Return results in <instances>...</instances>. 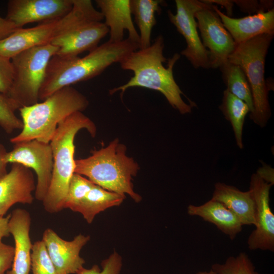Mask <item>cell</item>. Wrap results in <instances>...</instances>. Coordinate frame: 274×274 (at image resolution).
Returning <instances> with one entry per match:
<instances>
[{
    "label": "cell",
    "mask_w": 274,
    "mask_h": 274,
    "mask_svg": "<svg viewBox=\"0 0 274 274\" xmlns=\"http://www.w3.org/2000/svg\"><path fill=\"white\" fill-rule=\"evenodd\" d=\"M18 29L19 28L6 18H4L0 16V40L7 38Z\"/></svg>",
    "instance_id": "obj_33"
},
{
    "label": "cell",
    "mask_w": 274,
    "mask_h": 274,
    "mask_svg": "<svg viewBox=\"0 0 274 274\" xmlns=\"http://www.w3.org/2000/svg\"><path fill=\"white\" fill-rule=\"evenodd\" d=\"M139 49L128 38L118 43L109 41L98 46L83 57H63L55 55L50 60L39 99L44 100L66 86L85 81L100 75L113 63Z\"/></svg>",
    "instance_id": "obj_2"
},
{
    "label": "cell",
    "mask_w": 274,
    "mask_h": 274,
    "mask_svg": "<svg viewBox=\"0 0 274 274\" xmlns=\"http://www.w3.org/2000/svg\"><path fill=\"white\" fill-rule=\"evenodd\" d=\"M125 197V195L107 190L94 184L74 212L80 213L90 224L99 213L120 205Z\"/></svg>",
    "instance_id": "obj_22"
},
{
    "label": "cell",
    "mask_w": 274,
    "mask_h": 274,
    "mask_svg": "<svg viewBox=\"0 0 274 274\" xmlns=\"http://www.w3.org/2000/svg\"><path fill=\"white\" fill-rule=\"evenodd\" d=\"M163 3L160 0H130L131 13L140 31L139 49L151 45L152 30L157 23L155 14L161 11Z\"/></svg>",
    "instance_id": "obj_23"
},
{
    "label": "cell",
    "mask_w": 274,
    "mask_h": 274,
    "mask_svg": "<svg viewBox=\"0 0 274 274\" xmlns=\"http://www.w3.org/2000/svg\"><path fill=\"white\" fill-rule=\"evenodd\" d=\"M195 18L202 43L208 49L210 68H219L228 61L237 45L213 9L212 4L208 3L195 13Z\"/></svg>",
    "instance_id": "obj_11"
},
{
    "label": "cell",
    "mask_w": 274,
    "mask_h": 274,
    "mask_svg": "<svg viewBox=\"0 0 274 274\" xmlns=\"http://www.w3.org/2000/svg\"><path fill=\"white\" fill-rule=\"evenodd\" d=\"M176 13L170 10L167 15L170 22L184 38L186 47L181 52L194 68H210V54L203 45L197 31L195 13L208 3L197 0H176Z\"/></svg>",
    "instance_id": "obj_9"
},
{
    "label": "cell",
    "mask_w": 274,
    "mask_h": 274,
    "mask_svg": "<svg viewBox=\"0 0 274 274\" xmlns=\"http://www.w3.org/2000/svg\"><path fill=\"white\" fill-rule=\"evenodd\" d=\"M10 216L11 214L6 216H0V238L8 237L10 235L8 226Z\"/></svg>",
    "instance_id": "obj_36"
},
{
    "label": "cell",
    "mask_w": 274,
    "mask_h": 274,
    "mask_svg": "<svg viewBox=\"0 0 274 274\" xmlns=\"http://www.w3.org/2000/svg\"><path fill=\"white\" fill-rule=\"evenodd\" d=\"M203 2L213 4H217L220 5L224 7L227 12V16L231 17L232 15V8L233 6V3L232 1H227V0H206L202 1Z\"/></svg>",
    "instance_id": "obj_37"
},
{
    "label": "cell",
    "mask_w": 274,
    "mask_h": 274,
    "mask_svg": "<svg viewBox=\"0 0 274 274\" xmlns=\"http://www.w3.org/2000/svg\"><path fill=\"white\" fill-rule=\"evenodd\" d=\"M17 110L11 99L0 92V127L8 134L22 129V121L15 114Z\"/></svg>",
    "instance_id": "obj_29"
},
{
    "label": "cell",
    "mask_w": 274,
    "mask_h": 274,
    "mask_svg": "<svg viewBox=\"0 0 274 274\" xmlns=\"http://www.w3.org/2000/svg\"><path fill=\"white\" fill-rule=\"evenodd\" d=\"M58 48L51 44L25 50L11 58L14 78L7 96L18 110L39 102L48 63Z\"/></svg>",
    "instance_id": "obj_8"
},
{
    "label": "cell",
    "mask_w": 274,
    "mask_h": 274,
    "mask_svg": "<svg viewBox=\"0 0 274 274\" xmlns=\"http://www.w3.org/2000/svg\"><path fill=\"white\" fill-rule=\"evenodd\" d=\"M164 47L163 37L159 35L149 47L139 49L127 55L119 64L122 69L132 71L133 76L126 83L110 89V94L120 91L122 97L127 89L135 87L152 89L162 93L169 105L181 114L191 113L193 107L183 100L182 95L186 96L177 84L173 75L174 66L180 55L175 53L168 59L165 67L163 65L166 61L163 55Z\"/></svg>",
    "instance_id": "obj_1"
},
{
    "label": "cell",
    "mask_w": 274,
    "mask_h": 274,
    "mask_svg": "<svg viewBox=\"0 0 274 274\" xmlns=\"http://www.w3.org/2000/svg\"><path fill=\"white\" fill-rule=\"evenodd\" d=\"M14 78V68L11 59L0 55V92L8 95Z\"/></svg>",
    "instance_id": "obj_31"
},
{
    "label": "cell",
    "mask_w": 274,
    "mask_h": 274,
    "mask_svg": "<svg viewBox=\"0 0 274 274\" xmlns=\"http://www.w3.org/2000/svg\"><path fill=\"white\" fill-rule=\"evenodd\" d=\"M256 174L265 182L273 185L274 184L273 169L267 165H263Z\"/></svg>",
    "instance_id": "obj_34"
},
{
    "label": "cell",
    "mask_w": 274,
    "mask_h": 274,
    "mask_svg": "<svg viewBox=\"0 0 274 274\" xmlns=\"http://www.w3.org/2000/svg\"><path fill=\"white\" fill-rule=\"evenodd\" d=\"M73 0H10L6 18L18 28L33 22L60 19L72 9Z\"/></svg>",
    "instance_id": "obj_14"
},
{
    "label": "cell",
    "mask_w": 274,
    "mask_h": 274,
    "mask_svg": "<svg viewBox=\"0 0 274 274\" xmlns=\"http://www.w3.org/2000/svg\"><path fill=\"white\" fill-rule=\"evenodd\" d=\"M226 90L243 101L249 107L250 115L254 112L253 97L247 78L243 69L228 60L220 67Z\"/></svg>",
    "instance_id": "obj_24"
},
{
    "label": "cell",
    "mask_w": 274,
    "mask_h": 274,
    "mask_svg": "<svg viewBox=\"0 0 274 274\" xmlns=\"http://www.w3.org/2000/svg\"><path fill=\"white\" fill-rule=\"evenodd\" d=\"M272 185L256 173L252 175L249 190L255 204V229L248 237L249 249L274 251V214L269 204V192Z\"/></svg>",
    "instance_id": "obj_12"
},
{
    "label": "cell",
    "mask_w": 274,
    "mask_h": 274,
    "mask_svg": "<svg viewBox=\"0 0 274 274\" xmlns=\"http://www.w3.org/2000/svg\"><path fill=\"white\" fill-rule=\"evenodd\" d=\"M104 17L98 14L86 18L54 39L51 44L58 50L56 55L73 57L85 51L96 48L100 41L109 33L108 27L101 22Z\"/></svg>",
    "instance_id": "obj_13"
},
{
    "label": "cell",
    "mask_w": 274,
    "mask_h": 274,
    "mask_svg": "<svg viewBox=\"0 0 274 274\" xmlns=\"http://www.w3.org/2000/svg\"><path fill=\"white\" fill-rule=\"evenodd\" d=\"M99 12L95 9L90 0H73L72 10L64 17L41 23L35 27L19 28L0 40V55L11 59L25 50L51 44L80 21Z\"/></svg>",
    "instance_id": "obj_7"
},
{
    "label": "cell",
    "mask_w": 274,
    "mask_h": 274,
    "mask_svg": "<svg viewBox=\"0 0 274 274\" xmlns=\"http://www.w3.org/2000/svg\"><path fill=\"white\" fill-rule=\"evenodd\" d=\"M7 163H19L32 169L37 177L35 198L43 201L51 183L53 170V155L49 143L37 140L13 144V149L4 158Z\"/></svg>",
    "instance_id": "obj_10"
},
{
    "label": "cell",
    "mask_w": 274,
    "mask_h": 274,
    "mask_svg": "<svg viewBox=\"0 0 274 274\" xmlns=\"http://www.w3.org/2000/svg\"><path fill=\"white\" fill-rule=\"evenodd\" d=\"M219 109L232 127L236 145L242 149L243 128L245 117L250 112L248 106L225 89Z\"/></svg>",
    "instance_id": "obj_25"
},
{
    "label": "cell",
    "mask_w": 274,
    "mask_h": 274,
    "mask_svg": "<svg viewBox=\"0 0 274 274\" xmlns=\"http://www.w3.org/2000/svg\"><path fill=\"white\" fill-rule=\"evenodd\" d=\"M94 184L86 177L74 173L70 182L64 209L74 212Z\"/></svg>",
    "instance_id": "obj_27"
},
{
    "label": "cell",
    "mask_w": 274,
    "mask_h": 274,
    "mask_svg": "<svg viewBox=\"0 0 274 274\" xmlns=\"http://www.w3.org/2000/svg\"><path fill=\"white\" fill-rule=\"evenodd\" d=\"M122 266L121 255L114 251L101 263V269L98 265L94 264L90 268L84 267L77 274H120Z\"/></svg>",
    "instance_id": "obj_30"
},
{
    "label": "cell",
    "mask_w": 274,
    "mask_h": 274,
    "mask_svg": "<svg viewBox=\"0 0 274 274\" xmlns=\"http://www.w3.org/2000/svg\"><path fill=\"white\" fill-rule=\"evenodd\" d=\"M30 270L32 274H57L42 240L32 243Z\"/></svg>",
    "instance_id": "obj_28"
},
{
    "label": "cell",
    "mask_w": 274,
    "mask_h": 274,
    "mask_svg": "<svg viewBox=\"0 0 274 274\" xmlns=\"http://www.w3.org/2000/svg\"><path fill=\"white\" fill-rule=\"evenodd\" d=\"M7 151L3 144L0 143V181L8 174L7 164L4 158Z\"/></svg>",
    "instance_id": "obj_35"
},
{
    "label": "cell",
    "mask_w": 274,
    "mask_h": 274,
    "mask_svg": "<svg viewBox=\"0 0 274 274\" xmlns=\"http://www.w3.org/2000/svg\"><path fill=\"white\" fill-rule=\"evenodd\" d=\"M88 106L89 101L82 93L71 86L64 87L42 102L20 108L23 127L10 142L14 144L37 140L49 143L60 122Z\"/></svg>",
    "instance_id": "obj_5"
},
{
    "label": "cell",
    "mask_w": 274,
    "mask_h": 274,
    "mask_svg": "<svg viewBox=\"0 0 274 274\" xmlns=\"http://www.w3.org/2000/svg\"><path fill=\"white\" fill-rule=\"evenodd\" d=\"M0 238V274H6L12 266L14 247L7 245Z\"/></svg>",
    "instance_id": "obj_32"
},
{
    "label": "cell",
    "mask_w": 274,
    "mask_h": 274,
    "mask_svg": "<svg viewBox=\"0 0 274 274\" xmlns=\"http://www.w3.org/2000/svg\"><path fill=\"white\" fill-rule=\"evenodd\" d=\"M31 223V216L26 210L17 208L12 212L8 226L15 243L14 255L11 268L6 274H29L32 246Z\"/></svg>",
    "instance_id": "obj_17"
},
{
    "label": "cell",
    "mask_w": 274,
    "mask_h": 274,
    "mask_svg": "<svg viewBox=\"0 0 274 274\" xmlns=\"http://www.w3.org/2000/svg\"><path fill=\"white\" fill-rule=\"evenodd\" d=\"M196 274H217L211 268L209 271H201L198 272Z\"/></svg>",
    "instance_id": "obj_38"
},
{
    "label": "cell",
    "mask_w": 274,
    "mask_h": 274,
    "mask_svg": "<svg viewBox=\"0 0 274 274\" xmlns=\"http://www.w3.org/2000/svg\"><path fill=\"white\" fill-rule=\"evenodd\" d=\"M274 34H262L237 44L228 61L243 70L251 90L254 112L251 119L261 127L267 124L271 110L268 101L269 86L265 77V57Z\"/></svg>",
    "instance_id": "obj_6"
},
{
    "label": "cell",
    "mask_w": 274,
    "mask_h": 274,
    "mask_svg": "<svg viewBox=\"0 0 274 274\" xmlns=\"http://www.w3.org/2000/svg\"><path fill=\"white\" fill-rule=\"evenodd\" d=\"M100 9L104 22L109 28V41L118 43L124 39V31L128 32V39L138 44L140 36L134 27L131 17L130 0H96Z\"/></svg>",
    "instance_id": "obj_19"
},
{
    "label": "cell",
    "mask_w": 274,
    "mask_h": 274,
    "mask_svg": "<svg viewBox=\"0 0 274 274\" xmlns=\"http://www.w3.org/2000/svg\"><path fill=\"white\" fill-rule=\"evenodd\" d=\"M44 242L57 274H77L83 267L84 259L80 252L90 240V236L79 234L72 241H66L52 229L48 228L43 233Z\"/></svg>",
    "instance_id": "obj_15"
},
{
    "label": "cell",
    "mask_w": 274,
    "mask_h": 274,
    "mask_svg": "<svg viewBox=\"0 0 274 274\" xmlns=\"http://www.w3.org/2000/svg\"><path fill=\"white\" fill-rule=\"evenodd\" d=\"M36 185L30 169L12 163L11 170L0 181V216L15 204H31Z\"/></svg>",
    "instance_id": "obj_16"
},
{
    "label": "cell",
    "mask_w": 274,
    "mask_h": 274,
    "mask_svg": "<svg viewBox=\"0 0 274 274\" xmlns=\"http://www.w3.org/2000/svg\"><path fill=\"white\" fill-rule=\"evenodd\" d=\"M212 199L233 212L243 224L255 225V204L251 191H242L235 187L217 182Z\"/></svg>",
    "instance_id": "obj_20"
},
{
    "label": "cell",
    "mask_w": 274,
    "mask_h": 274,
    "mask_svg": "<svg viewBox=\"0 0 274 274\" xmlns=\"http://www.w3.org/2000/svg\"><path fill=\"white\" fill-rule=\"evenodd\" d=\"M75 173L86 177L94 184L111 192L127 194L135 202L142 200L134 191L132 183L139 166L126 155V146L118 139L106 147L93 151L87 158L75 159Z\"/></svg>",
    "instance_id": "obj_4"
},
{
    "label": "cell",
    "mask_w": 274,
    "mask_h": 274,
    "mask_svg": "<svg viewBox=\"0 0 274 274\" xmlns=\"http://www.w3.org/2000/svg\"><path fill=\"white\" fill-rule=\"evenodd\" d=\"M236 45L262 34H274V9L239 18L227 16L212 4Z\"/></svg>",
    "instance_id": "obj_18"
},
{
    "label": "cell",
    "mask_w": 274,
    "mask_h": 274,
    "mask_svg": "<svg viewBox=\"0 0 274 274\" xmlns=\"http://www.w3.org/2000/svg\"><path fill=\"white\" fill-rule=\"evenodd\" d=\"M83 129L92 137L95 136L94 123L82 112H75L59 123L50 142L53 160L52 178L42 201L49 213H58L64 209L70 182L75 173L74 140L78 132Z\"/></svg>",
    "instance_id": "obj_3"
},
{
    "label": "cell",
    "mask_w": 274,
    "mask_h": 274,
    "mask_svg": "<svg viewBox=\"0 0 274 274\" xmlns=\"http://www.w3.org/2000/svg\"><path fill=\"white\" fill-rule=\"evenodd\" d=\"M187 213L213 224L231 240L235 239L243 229V224L233 212L221 202L212 198L200 206L189 205Z\"/></svg>",
    "instance_id": "obj_21"
},
{
    "label": "cell",
    "mask_w": 274,
    "mask_h": 274,
    "mask_svg": "<svg viewBox=\"0 0 274 274\" xmlns=\"http://www.w3.org/2000/svg\"><path fill=\"white\" fill-rule=\"evenodd\" d=\"M211 269L217 274H260L245 252L229 257L224 263H214Z\"/></svg>",
    "instance_id": "obj_26"
}]
</instances>
